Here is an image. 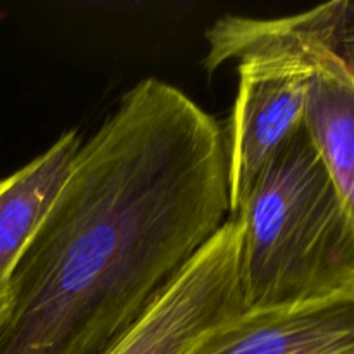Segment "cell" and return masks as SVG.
I'll return each mask as SVG.
<instances>
[{"instance_id": "cell-9", "label": "cell", "mask_w": 354, "mask_h": 354, "mask_svg": "<svg viewBox=\"0 0 354 354\" xmlns=\"http://www.w3.org/2000/svg\"><path fill=\"white\" fill-rule=\"evenodd\" d=\"M348 354H354V351H351V353H348Z\"/></svg>"}, {"instance_id": "cell-8", "label": "cell", "mask_w": 354, "mask_h": 354, "mask_svg": "<svg viewBox=\"0 0 354 354\" xmlns=\"http://www.w3.org/2000/svg\"><path fill=\"white\" fill-rule=\"evenodd\" d=\"M341 52L348 57V61L354 66V21L348 19L344 35H342Z\"/></svg>"}, {"instance_id": "cell-7", "label": "cell", "mask_w": 354, "mask_h": 354, "mask_svg": "<svg viewBox=\"0 0 354 354\" xmlns=\"http://www.w3.org/2000/svg\"><path fill=\"white\" fill-rule=\"evenodd\" d=\"M303 127L354 227V66L341 47L317 55Z\"/></svg>"}, {"instance_id": "cell-1", "label": "cell", "mask_w": 354, "mask_h": 354, "mask_svg": "<svg viewBox=\"0 0 354 354\" xmlns=\"http://www.w3.org/2000/svg\"><path fill=\"white\" fill-rule=\"evenodd\" d=\"M232 218L225 133L144 78L83 142L12 277L0 354H106Z\"/></svg>"}, {"instance_id": "cell-2", "label": "cell", "mask_w": 354, "mask_h": 354, "mask_svg": "<svg viewBox=\"0 0 354 354\" xmlns=\"http://www.w3.org/2000/svg\"><path fill=\"white\" fill-rule=\"evenodd\" d=\"M232 218L241 227L245 311L354 299V227L304 127Z\"/></svg>"}, {"instance_id": "cell-3", "label": "cell", "mask_w": 354, "mask_h": 354, "mask_svg": "<svg viewBox=\"0 0 354 354\" xmlns=\"http://www.w3.org/2000/svg\"><path fill=\"white\" fill-rule=\"evenodd\" d=\"M348 2H330L279 19L225 16L206 33L207 73L237 61L239 92L225 137L230 214L273 156L303 128L317 55L341 47Z\"/></svg>"}, {"instance_id": "cell-5", "label": "cell", "mask_w": 354, "mask_h": 354, "mask_svg": "<svg viewBox=\"0 0 354 354\" xmlns=\"http://www.w3.org/2000/svg\"><path fill=\"white\" fill-rule=\"evenodd\" d=\"M354 351V299L292 310L244 311L218 325L189 354H348Z\"/></svg>"}, {"instance_id": "cell-6", "label": "cell", "mask_w": 354, "mask_h": 354, "mask_svg": "<svg viewBox=\"0 0 354 354\" xmlns=\"http://www.w3.org/2000/svg\"><path fill=\"white\" fill-rule=\"evenodd\" d=\"M82 144L78 131H64L44 154L0 180V324L9 313L14 272L64 185Z\"/></svg>"}, {"instance_id": "cell-4", "label": "cell", "mask_w": 354, "mask_h": 354, "mask_svg": "<svg viewBox=\"0 0 354 354\" xmlns=\"http://www.w3.org/2000/svg\"><path fill=\"white\" fill-rule=\"evenodd\" d=\"M244 311L241 227L228 220L168 292L106 354H189L204 334Z\"/></svg>"}]
</instances>
